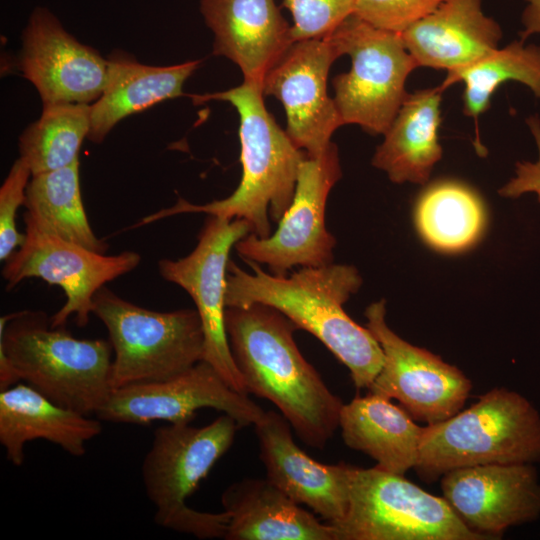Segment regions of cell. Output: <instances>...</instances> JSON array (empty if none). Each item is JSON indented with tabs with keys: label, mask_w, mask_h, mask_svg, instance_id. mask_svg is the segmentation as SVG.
Instances as JSON below:
<instances>
[{
	"label": "cell",
	"mask_w": 540,
	"mask_h": 540,
	"mask_svg": "<svg viewBox=\"0 0 540 540\" xmlns=\"http://www.w3.org/2000/svg\"><path fill=\"white\" fill-rule=\"evenodd\" d=\"M246 262L251 272L233 261L228 263L226 308L255 303L275 308L297 329L308 331L322 342L348 368L357 389H368L382 367L384 354L370 330L353 321L343 308L362 284L358 270L330 263L276 276L255 262Z\"/></svg>",
	"instance_id": "obj_1"
},
{
	"label": "cell",
	"mask_w": 540,
	"mask_h": 540,
	"mask_svg": "<svg viewBox=\"0 0 540 540\" xmlns=\"http://www.w3.org/2000/svg\"><path fill=\"white\" fill-rule=\"evenodd\" d=\"M526 7L521 15L523 29L520 32L522 41L533 34H540V0H525Z\"/></svg>",
	"instance_id": "obj_34"
},
{
	"label": "cell",
	"mask_w": 540,
	"mask_h": 540,
	"mask_svg": "<svg viewBox=\"0 0 540 540\" xmlns=\"http://www.w3.org/2000/svg\"><path fill=\"white\" fill-rule=\"evenodd\" d=\"M342 177L337 146L332 142L317 156H306L297 178L291 205L266 238L252 233L235 244L245 261L266 265L276 276H287L296 266L318 267L333 263L335 237L327 230L328 195Z\"/></svg>",
	"instance_id": "obj_10"
},
{
	"label": "cell",
	"mask_w": 540,
	"mask_h": 540,
	"mask_svg": "<svg viewBox=\"0 0 540 540\" xmlns=\"http://www.w3.org/2000/svg\"><path fill=\"white\" fill-rule=\"evenodd\" d=\"M225 325L246 392L272 402L306 445L323 449L344 403L299 351L296 325L260 303L227 307Z\"/></svg>",
	"instance_id": "obj_2"
},
{
	"label": "cell",
	"mask_w": 540,
	"mask_h": 540,
	"mask_svg": "<svg viewBox=\"0 0 540 540\" xmlns=\"http://www.w3.org/2000/svg\"><path fill=\"white\" fill-rule=\"evenodd\" d=\"M295 41L324 38L353 14L355 0H283Z\"/></svg>",
	"instance_id": "obj_30"
},
{
	"label": "cell",
	"mask_w": 540,
	"mask_h": 540,
	"mask_svg": "<svg viewBox=\"0 0 540 540\" xmlns=\"http://www.w3.org/2000/svg\"><path fill=\"white\" fill-rule=\"evenodd\" d=\"M524 42L513 41L465 67L449 71L440 84L443 90L464 84L463 113L474 119L475 146L479 152L484 150L479 137V117L490 108L492 96L502 84L519 82L540 99V46Z\"/></svg>",
	"instance_id": "obj_28"
},
{
	"label": "cell",
	"mask_w": 540,
	"mask_h": 540,
	"mask_svg": "<svg viewBox=\"0 0 540 540\" xmlns=\"http://www.w3.org/2000/svg\"><path fill=\"white\" fill-rule=\"evenodd\" d=\"M336 540H489L471 530L444 497L378 468L351 465L349 507Z\"/></svg>",
	"instance_id": "obj_8"
},
{
	"label": "cell",
	"mask_w": 540,
	"mask_h": 540,
	"mask_svg": "<svg viewBox=\"0 0 540 540\" xmlns=\"http://www.w3.org/2000/svg\"><path fill=\"white\" fill-rule=\"evenodd\" d=\"M527 125L538 148L536 162H517L515 177L499 189V194L506 198H517L524 193H535L540 202V119L537 115L527 118Z\"/></svg>",
	"instance_id": "obj_33"
},
{
	"label": "cell",
	"mask_w": 540,
	"mask_h": 540,
	"mask_svg": "<svg viewBox=\"0 0 540 540\" xmlns=\"http://www.w3.org/2000/svg\"><path fill=\"white\" fill-rule=\"evenodd\" d=\"M140 261L141 256L133 251L107 255L25 225V241L5 261L2 276L7 290L28 278H40L61 287L66 302L50 318V325L65 327L73 316L79 327H85L95 293L106 283L134 270Z\"/></svg>",
	"instance_id": "obj_13"
},
{
	"label": "cell",
	"mask_w": 540,
	"mask_h": 540,
	"mask_svg": "<svg viewBox=\"0 0 540 540\" xmlns=\"http://www.w3.org/2000/svg\"><path fill=\"white\" fill-rule=\"evenodd\" d=\"M266 478L294 502L306 505L334 526L349 507L350 464H323L293 440L291 425L281 414L265 411L254 425Z\"/></svg>",
	"instance_id": "obj_18"
},
{
	"label": "cell",
	"mask_w": 540,
	"mask_h": 540,
	"mask_svg": "<svg viewBox=\"0 0 540 540\" xmlns=\"http://www.w3.org/2000/svg\"><path fill=\"white\" fill-rule=\"evenodd\" d=\"M91 104L43 103L41 116L19 137L20 157L32 176L79 161L90 131Z\"/></svg>",
	"instance_id": "obj_29"
},
{
	"label": "cell",
	"mask_w": 540,
	"mask_h": 540,
	"mask_svg": "<svg viewBox=\"0 0 540 540\" xmlns=\"http://www.w3.org/2000/svg\"><path fill=\"white\" fill-rule=\"evenodd\" d=\"M32 176L27 164L18 158L0 188V259L6 261L25 241L16 228V213L23 205Z\"/></svg>",
	"instance_id": "obj_32"
},
{
	"label": "cell",
	"mask_w": 540,
	"mask_h": 540,
	"mask_svg": "<svg viewBox=\"0 0 540 540\" xmlns=\"http://www.w3.org/2000/svg\"><path fill=\"white\" fill-rule=\"evenodd\" d=\"M385 301L365 310L366 327L379 342L384 361L369 392L398 400L416 420L427 425L459 412L470 395L471 380L440 356L412 345L389 328Z\"/></svg>",
	"instance_id": "obj_12"
},
{
	"label": "cell",
	"mask_w": 540,
	"mask_h": 540,
	"mask_svg": "<svg viewBox=\"0 0 540 540\" xmlns=\"http://www.w3.org/2000/svg\"><path fill=\"white\" fill-rule=\"evenodd\" d=\"M440 85L408 93L377 147L372 165L384 171L394 183L423 184L441 159L439 141Z\"/></svg>",
	"instance_id": "obj_24"
},
{
	"label": "cell",
	"mask_w": 540,
	"mask_h": 540,
	"mask_svg": "<svg viewBox=\"0 0 540 540\" xmlns=\"http://www.w3.org/2000/svg\"><path fill=\"white\" fill-rule=\"evenodd\" d=\"M263 96L261 85L245 80L226 91L192 95L195 104L226 101L238 112L241 181L224 199L195 205L180 198L174 206L143 218L139 225L176 214L205 213L229 220L244 219L251 233L260 238L272 234L270 219L278 223L291 205L307 154L276 123Z\"/></svg>",
	"instance_id": "obj_3"
},
{
	"label": "cell",
	"mask_w": 540,
	"mask_h": 540,
	"mask_svg": "<svg viewBox=\"0 0 540 540\" xmlns=\"http://www.w3.org/2000/svg\"><path fill=\"white\" fill-rule=\"evenodd\" d=\"M203 408L230 415L240 427L255 425L265 413L247 394L230 387L210 364L200 361L166 380L113 389L95 416L101 421L133 425L191 423L196 411Z\"/></svg>",
	"instance_id": "obj_14"
},
{
	"label": "cell",
	"mask_w": 540,
	"mask_h": 540,
	"mask_svg": "<svg viewBox=\"0 0 540 540\" xmlns=\"http://www.w3.org/2000/svg\"><path fill=\"white\" fill-rule=\"evenodd\" d=\"M444 499L474 532L498 539L509 528L540 517L535 464L462 467L440 478Z\"/></svg>",
	"instance_id": "obj_17"
},
{
	"label": "cell",
	"mask_w": 540,
	"mask_h": 540,
	"mask_svg": "<svg viewBox=\"0 0 540 540\" xmlns=\"http://www.w3.org/2000/svg\"><path fill=\"white\" fill-rule=\"evenodd\" d=\"M107 80L101 96L91 104L88 140L101 143L122 119L182 95L186 80L200 60L171 66H151L115 51L107 58Z\"/></svg>",
	"instance_id": "obj_23"
},
{
	"label": "cell",
	"mask_w": 540,
	"mask_h": 540,
	"mask_svg": "<svg viewBox=\"0 0 540 540\" xmlns=\"http://www.w3.org/2000/svg\"><path fill=\"white\" fill-rule=\"evenodd\" d=\"M400 35L418 67L449 72L497 49L502 30L482 0H444Z\"/></svg>",
	"instance_id": "obj_20"
},
{
	"label": "cell",
	"mask_w": 540,
	"mask_h": 540,
	"mask_svg": "<svg viewBox=\"0 0 540 540\" xmlns=\"http://www.w3.org/2000/svg\"><path fill=\"white\" fill-rule=\"evenodd\" d=\"M0 354L19 380L56 404L86 415H96L113 390L110 341L76 338L65 327H52L41 311L0 318Z\"/></svg>",
	"instance_id": "obj_4"
},
{
	"label": "cell",
	"mask_w": 540,
	"mask_h": 540,
	"mask_svg": "<svg viewBox=\"0 0 540 540\" xmlns=\"http://www.w3.org/2000/svg\"><path fill=\"white\" fill-rule=\"evenodd\" d=\"M229 517L227 540H336L332 525L320 521L267 478H245L222 493Z\"/></svg>",
	"instance_id": "obj_22"
},
{
	"label": "cell",
	"mask_w": 540,
	"mask_h": 540,
	"mask_svg": "<svg viewBox=\"0 0 540 540\" xmlns=\"http://www.w3.org/2000/svg\"><path fill=\"white\" fill-rule=\"evenodd\" d=\"M21 40L18 69L43 103L92 104L101 96L107 59L67 32L48 9L33 10Z\"/></svg>",
	"instance_id": "obj_16"
},
{
	"label": "cell",
	"mask_w": 540,
	"mask_h": 540,
	"mask_svg": "<svg viewBox=\"0 0 540 540\" xmlns=\"http://www.w3.org/2000/svg\"><path fill=\"white\" fill-rule=\"evenodd\" d=\"M413 419L390 399L370 392L343 404L339 428L350 449L368 455L380 469L405 475L417 464L424 430Z\"/></svg>",
	"instance_id": "obj_25"
},
{
	"label": "cell",
	"mask_w": 540,
	"mask_h": 540,
	"mask_svg": "<svg viewBox=\"0 0 540 540\" xmlns=\"http://www.w3.org/2000/svg\"><path fill=\"white\" fill-rule=\"evenodd\" d=\"M200 12L214 35L213 54L234 62L245 81L262 86L295 42L275 0H201Z\"/></svg>",
	"instance_id": "obj_19"
},
{
	"label": "cell",
	"mask_w": 540,
	"mask_h": 540,
	"mask_svg": "<svg viewBox=\"0 0 540 540\" xmlns=\"http://www.w3.org/2000/svg\"><path fill=\"white\" fill-rule=\"evenodd\" d=\"M101 432L97 417L58 405L26 383L0 390V443L15 466L23 464L28 442L46 440L81 457Z\"/></svg>",
	"instance_id": "obj_21"
},
{
	"label": "cell",
	"mask_w": 540,
	"mask_h": 540,
	"mask_svg": "<svg viewBox=\"0 0 540 540\" xmlns=\"http://www.w3.org/2000/svg\"><path fill=\"white\" fill-rule=\"evenodd\" d=\"M251 233L244 219L209 215L194 250L178 260L158 262L161 276L193 299L204 333L202 361L210 364L234 390L247 394L234 362L225 325V286L230 250Z\"/></svg>",
	"instance_id": "obj_11"
},
{
	"label": "cell",
	"mask_w": 540,
	"mask_h": 540,
	"mask_svg": "<svg viewBox=\"0 0 540 540\" xmlns=\"http://www.w3.org/2000/svg\"><path fill=\"white\" fill-rule=\"evenodd\" d=\"M92 313L109 334L113 389L166 380L202 361L204 333L196 309L153 311L103 286L93 297Z\"/></svg>",
	"instance_id": "obj_7"
},
{
	"label": "cell",
	"mask_w": 540,
	"mask_h": 540,
	"mask_svg": "<svg viewBox=\"0 0 540 540\" xmlns=\"http://www.w3.org/2000/svg\"><path fill=\"white\" fill-rule=\"evenodd\" d=\"M518 463H540V413L520 393L499 387L424 426L414 469L431 483L457 468Z\"/></svg>",
	"instance_id": "obj_5"
},
{
	"label": "cell",
	"mask_w": 540,
	"mask_h": 540,
	"mask_svg": "<svg viewBox=\"0 0 540 540\" xmlns=\"http://www.w3.org/2000/svg\"><path fill=\"white\" fill-rule=\"evenodd\" d=\"M444 0H355L353 14L386 31L401 34Z\"/></svg>",
	"instance_id": "obj_31"
},
{
	"label": "cell",
	"mask_w": 540,
	"mask_h": 540,
	"mask_svg": "<svg viewBox=\"0 0 540 540\" xmlns=\"http://www.w3.org/2000/svg\"><path fill=\"white\" fill-rule=\"evenodd\" d=\"M25 225L41 233L106 253L108 246L93 232L83 205L79 161L31 176L26 188Z\"/></svg>",
	"instance_id": "obj_26"
},
{
	"label": "cell",
	"mask_w": 540,
	"mask_h": 540,
	"mask_svg": "<svg viewBox=\"0 0 540 540\" xmlns=\"http://www.w3.org/2000/svg\"><path fill=\"white\" fill-rule=\"evenodd\" d=\"M416 228L433 249L456 253L473 246L486 225L484 204L475 190L456 180H440L419 196Z\"/></svg>",
	"instance_id": "obj_27"
},
{
	"label": "cell",
	"mask_w": 540,
	"mask_h": 540,
	"mask_svg": "<svg viewBox=\"0 0 540 540\" xmlns=\"http://www.w3.org/2000/svg\"><path fill=\"white\" fill-rule=\"evenodd\" d=\"M351 68L333 79V98L345 124L384 134L408 92L406 81L418 67L401 35L374 27L352 14L326 36Z\"/></svg>",
	"instance_id": "obj_9"
},
{
	"label": "cell",
	"mask_w": 540,
	"mask_h": 540,
	"mask_svg": "<svg viewBox=\"0 0 540 540\" xmlns=\"http://www.w3.org/2000/svg\"><path fill=\"white\" fill-rule=\"evenodd\" d=\"M340 57L327 37L295 41L262 81L264 95L274 96L285 110L286 132L308 156L320 155L342 125L327 78Z\"/></svg>",
	"instance_id": "obj_15"
},
{
	"label": "cell",
	"mask_w": 540,
	"mask_h": 540,
	"mask_svg": "<svg viewBox=\"0 0 540 540\" xmlns=\"http://www.w3.org/2000/svg\"><path fill=\"white\" fill-rule=\"evenodd\" d=\"M239 428L233 417L222 413L203 427L178 422L155 429L141 473L158 525L202 539H225L227 513L199 512L186 500L231 448Z\"/></svg>",
	"instance_id": "obj_6"
}]
</instances>
